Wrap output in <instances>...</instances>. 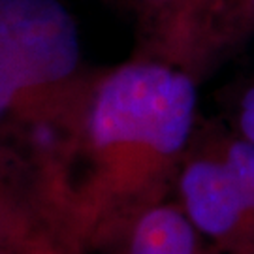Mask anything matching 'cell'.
I'll list each match as a JSON object with an SVG mask.
<instances>
[{
	"label": "cell",
	"instance_id": "obj_1",
	"mask_svg": "<svg viewBox=\"0 0 254 254\" xmlns=\"http://www.w3.org/2000/svg\"><path fill=\"white\" fill-rule=\"evenodd\" d=\"M196 113V83L173 61L136 59L92 85L77 119L83 168L66 192L75 243L121 236L158 203L183 166Z\"/></svg>",
	"mask_w": 254,
	"mask_h": 254
},
{
	"label": "cell",
	"instance_id": "obj_2",
	"mask_svg": "<svg viewBox=\"0 0 254 254\" xmlns=\"http://www.w3.org/2000/svg\"><path fill=\"white\" fill-rule=\"evenodd\" d=\"M79 72V30L61 0H0V121L40 98L85 104Z\"/></svg>",
	"mask_w": 254,
	"mask_h": 254
},
{
	"label": "cell",
	"instance_id": "obj_3",
	"mask_svg": "<svg viewBox=\"0 0 254 254\" xmlns=\"http://www.w3.org/2000/svg\"><path fill=\"white\" fill-rule=\"evenodd\" d=\"M179 194L200 236L232 254H254V211L220 147L183 162Z\"/></svg>",
	"mask_w": 254,
	"mask_h": 254
},
{
	"label": "cell",
	"instance_id": "obj_4",
	"mask_svg": "<svg viewBox=\"0 0 254 254\" xmlns=\"http://www.w3.org/2000/svg\"><path fill=\"white\" fill-rule=\"evenodd\" d=\"M119 254H203L200 234L181 207L154 203L121 234Z\"/></svg>",
	"mask_w": 254,
	"mask_h": 254
},
{
	"label": "cell",
	"instance_id": "obj_5",
	"mask_svg": "<svg viewBox=\"0 0 254 254\" xmlns=\"http://www.w3.org/2000/svg\"><path fill=\"white\" fill-rule=\"evenodd\" d=\"M147 21H153L170 47L187 46L196 34L194 0H130Z\"/></svg>",
	"mask_w": 254,
	"mask_h": 254
},
{
	"label": "cell",
	"instance_id": "obj_6",
	"mask_svg": "<svg viewBox=\"0 0 254 254\" xmlns=\"http://www.w3.org/2000/svg\"><path fill=\"white\" fill-rule=\"evenodd\" d=\"M220 153L226 158L249 205L254 211V145L241 137L220 145Z\"/></svg>",
	"mask_w": 254,
	"mask_h": 254
},
{
	"label": "cell",
	"instance_id": "obj_7",
	"mask_svg": "<svg viewBox=\"0 0 254 254\" xmlns=\"http://www.w3.org/2000/svg\"><path fill=\"white\" fill-rule=\"evenodd\" d=\"M0 254H72V249L55 245V241H15L11 239L6 245H0Z\"/></svg>",
	"mask_w": 254,
	"mask_h": 254
},
{
	"label": "cell",
	"instance_id": "obj_8",
	"mask_svg": "<svg viewBox=\"0 0 254 254\" xmlns=\"http://www.w3.org/2000/svg\"><path fill=\"white\" fill-rule=\"evenodd\" d=\"M239 132L245 141L254 145V83L243 92L239 102Z\"/></svg>",
	"mask_w": 254,
	"mask_h": 254
},
{
	"label": "cell",
	"instance_id": "obj_9",
	"mask_svg": "<svg viewBox=\"0 0 254 254\" xmlns=\"http://www.w3.org/2000/svg\"><path fill=\"white\" fill-rule=\"evenodd\" d=\"M211 4V0H194V21H196V30L200 25L203 13L207 11V6Z\"/></svg>",
	"mask_w": 254,
	"mask_h": 254
},
{
	"label": "cell",
	"instance_id": "obj_10",
	"mask_svg": "<svg viewBox=\"0 0 254 254\" xmlns=\"http://www.w3.org/2000/svg\"><path fill=\"white\" fill-rule=\"evenodd\" d=\"M251 4H253V9H254V0H251Z\"/></svg>",
	"mask_w": 254,
	"mask_h": 254
}]
</instances>
